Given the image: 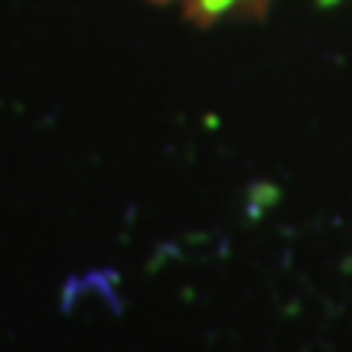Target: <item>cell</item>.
<instances>
[{"label": "cell", "mask_w": 352, "mask_h": 352, "mask_svg": "<svg viewBox=\"0 0 352 352\" xmlns=\"http://www.w3.org/2000/svg\"><path fill=\"white\" fill-rule=\"evenodd\" d=\"M179 3L186 7L189 16H196V20H202V23H209V20H215V16L228 13L232 7L245 3V0H179Z\"/></svg>", "instance_id": "cell-1"}]
</instances>
